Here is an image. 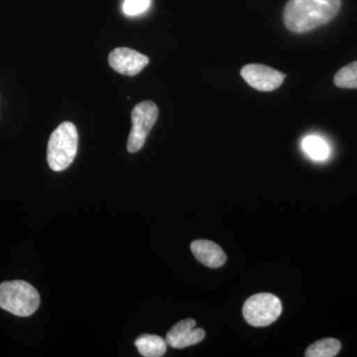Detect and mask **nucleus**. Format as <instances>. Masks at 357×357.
Listing matches in <instances>:
<instances>
[{"label": "nucleus", "mask_w": 357, "mask_h": 357, "mask_svg": "<svg viewBox=\"0 0 357 357\" xmlns=\"http://www.w3.org/2000/svg\"><path fill=\"white\" fill-rule=\"evenodd\" d=\"M342 0H290L283 18L290 31L304 33L326 24L340 11Z\"/></svg>", "instance_id": "1"}, {"label": "nucleus", "mask_w": 357, "mask_h": 357, "mask_svg": "<svg viewBox=\"0 0 357 357\" xmlns=\"http://www.w3.org/2000/svg\"><path fill=\"white\" fill-rule=\"evenodd\" d=\"M79 135L72 122L61 123L51 134L47 150V160L52 170L64 171L73 163L77 152Z\"/></svg>", "instance_id": "2"}, {"label": "nucleus", "mask_w": 357, "mask_h": 357, "mask_svg": "<svg viewBox=\"0 0 357 357\" xmlns=\"http://www.w3.org/2000/svg\"><path fill=\"white\" fill-rule=\"evenodd\" d=\"M40 295L25 281H7L0 284V307L18 317H29L38 310Z\"/></svg>", "instance_id": "3"}, {"label": "nucleus", "mask_w": 357, "mask_h": 357, "mask_svg": "<svg viewBox=\"0 0 357 357\" xmlns=\"http://www.w3.org/2000/svg\"><path fill=\"white\" fill-rule=\"evenodd\" d=\"M244 319L249 325L262 328L273 324L282 312L281 301L270 293L251 296L243 305Z\"/></svg>", "instance_id": "4"}, {"label": "nucleus", "mask_w": 357, "mask_h": 357, "mask_svg": "<svg viewBox=\"0 0 357 357\" xmlns=\"http://www.w3.org/2000/svg\"><path fill=\"white\" fill-rule=\"evenodd\" d=\"M159 110L153 102H142L135 105L131 114L132 129L129 134L128 150L130 153L139 151L150 130L158 119Z\"/></svg>", "instance_id": "5"}, {"label": "nucleus", "mask_w": 357, "mask_h": 357, "mask_svg": "<svg viewBox=\"0 0 357 357\" xmlns=\"http://www.w3.org/2000/svg\"><path fill=\"white\" fill-rule=\"evenodd\" d=\"M244 81L260 91H272L278 89L285 79V75L265 65L249 64L241 69Z\"/></svg>", "instance_id": "6"}, {"label": "nucleus", "mask_w": 357, "mask_h": 357, "mask_svg": "<svg viewBox=\"0 0 357 357\" xmlns=\"http://www.w3.org/2000/svg\"><path fill=\"white\" fill-rule=\"evenodd\" d=\"M110 67L124 76H136L150 63L147 56L129 48H116L109 56Z\"/></svg>", "instance_id": "7"}, {"label": "nucleus", "mask_w": 357, "mask_h": 357, "mask_svg": "<svg viewBox=\"0 0 357 357\" xmlns=\"http://www.w3.org/2000/svg\"><path fill=\"white\" fill-rule=\"evenodd\" d=\"M206 337L203 328H196V321L192 319L178 321L169 331L166 335L167 344L174 349H185L201 342Z\"/></svg>", "instance_id": "8"}, {"label": "nucleus", "mask_w": 357, "mask_h": 357, "mask_svg": "<svg viewBox=\"0 0 357 357\" xmlns=\"http://www.w3.org/2000/svg\"><path fill=\"white\" fill-rule=\"evenodd\" d=\"M191 250L196 259L204 266L220 268L227 261V255L217 243L210 241H192Z\"/></svg>", "instance_id": "9"}, {"label": "nucleus", "mask_w": 357, "mask_h": 357, "mask_svg": "<svg viewBox=\"0 0 357 357\" xmlns=\"http://www.w3.org/2000/svg\"><path fill=\"white\" fill-rule=\"evenodd\" d=\"M135 347L142 356L161 357L166 354L167 342L156 335H142L135 340Z\"/></svg>", "instance_id": "10"}, {"label": "nucleus", "mask_w": 357, "mask_h": 357, "mask_svg": "<svg viewBox=\"0 0 357 357\" xmlns=\"http://www.w3.org/2000/svg\"><path fill=\"white\" fill-rule=\"evenodd\" d=\"M302 148L305 153L314 161H325L330 156V146L323 138L310 135L302 141Z\"/></svg>", "instance_id": "11"}, {"label": "nucleus", "mask_w": 357, "mask_h": 357, "mask_svg": "<svg viewBox=\"0 0 357 357\" xmlns=\"http://www.w3.org/2000/svg\"><path fill=\"white\" fill-rule=\"evenodd\" d=\"M342 349L340 340L335 338H324L307 347L306 357H333L337 356Z\"/></svg>", "instance_id": "12"}, {"label": "nucleus", "mask_w": 357, "mask_h": 357, "mask_svg": "<svg viewBox=\"0 0 357 357\" xmlns=\"http://www.w3.org/2000/svg\"><path fill=\"white\" fill-rule=\"evenodd\" d=\"M335 84L340 88L357 89V62L338 70L335 76Z\"/></svg>", "instance_id": "13"}, {"label": "nucleus", "mask_w": 357, "mask_h": 357, "mask_svg": "<svg viewBox=\"0 0 357 357\" xmlns=\"http://www.w3.org/2000/svg\"><path fill=\"white\" fill-rule=\"evenodd\" d=\"M151 6V0H126L123 3V13L128 16L139 15L145 13Z\"/></svg>", "instance_id": "14"}]
</instances>
